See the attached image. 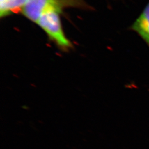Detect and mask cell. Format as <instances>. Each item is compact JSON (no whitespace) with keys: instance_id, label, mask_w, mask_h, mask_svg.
Instances as JSON below:
<instances>
[{"instance_id":"6da1fadb","label":"cell","mask_w":149,"mask_h":149,"mask_svg":"<svg viewBox=\"0 0 149 149\" xmlns=\"http://www.w3.org/2000/svg\"><path fill=\"white\" fill-rule=\"evenodd\" d=\"M60 13L53 9L47 10L42 14L37 24L59 50L68 52L74 48V45L65 34Z\"/></svg>"},{"instance_id":"7a4b0ae2","label":"cell","mask_w":149,"mask_h":149,"mask_svg":"<svg viewBox=\"0 0 149 149\" xmlns=\"http://www.w3.org/2000/svg\"><path fill=\"white\" fill-rule=\"evenodd\" d=\"M88 7L84 0H27L21 13L27 19L37 23L44 11L53 9L61 13L67 7Z\"/></svg>"},{"instance_id":"3957f363","label":"cell","mask_w":149,"mask_h":149,"mask_svg":"<svg viewBox=\"0 0 149 149\" xmlns=\"http://www.w3.org/2000/svg\"><path fill=\"white\" fill-rule=\"evenodd\" d=\"M129 29L136 33L149 48V2Z\"/></svg>"},{"instance_id":"277c9868","label":"cell","mask_w":149,"mask_h":149,"mask_svg":"<svg viewBox=\"0 0 149 149\" xmlns=\"http://www.w3.org/2000/svg\"><path fill=\"white\" fill-rule=\"evenodd\" d=\"M27 2V0H0V17L21 12Z\"/></svg>"}]
</instances>
